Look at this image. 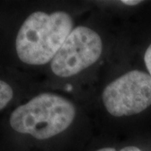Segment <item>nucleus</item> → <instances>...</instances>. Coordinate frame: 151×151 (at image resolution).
Returning <instances> with one entry per match:
<instances>
[{
    "instance_id": "2",
    "label": "nucleus",
    "mask_w": 151,
    "mask_h": 151,
    "mask_svg": "<svg viewBox=\"0 0 151 151\" xmlns=\"http://www.w3.org/2000/svg\"><path fill=\"white\" fill-rule=\"evenodd\" d=\"M75 117V106L68 99L44 92L15 108L11 113L9 124L18 133L42 140L65 131Z\"/></svg>"
},
{
    "instance_id": "8",
    "label": "nucleus",
    "mask_w": 151,
    "mask_h": 151,
    "mask_svg": "<svg viewBox=\"0 0 151 151\" xmlns=\"http://www.w3.org/2000/svg\"><path fill=\"white\" fill-rule=\"evenodd\" d=\"M120 151H142L140 149H139L136 146H127L124 147V149H122Z\"/></svg>"
},
{
    "instance_id": "7",
    "label": "nucleus",
    "mask_w": 151,
    "mask_h": 151,
    "mask_svg": "<svg viewBox=\"0 0 151 151\" xmlns=\"http://www.w3.org/2000/svg\"><path fill=\"white\" fill-rule=\"evenodd\" d=\"M141 1H136V0H123L122 4H124L125 5L129 6H134L140 4Z\"/></svg>"
},
{
    "instance_id": "5",
    "label": "nucleus",
    "mask_w": 151,
    "mask_h": 151,
    "mask_svg": "<svg viewBox=\"0 0 151 151\" xmlns=\"http://www.w3.org/2000/svg\"><path fill=\"white\" fill-rule=\"evenodd\" d=\"M14 97V91L7 82L0 80V110L4 109Z\"/></svg>"
},
{
    "instance_id": "6",
    "label": "nucleus",
    "mask_w": 151,
    "mask_h": 151,
    "mask_svg": "<svg viewBox=\"0 0 151 151\" xmlns=\"http://www.w3.org/2000/svg\"><path fill=\"white\" fill-rule=\"evenodd\" d=\"M145 63L147 67V70H149L150 76H151V44L146 50L145 54Z\"/></svg>"
},
{
    "instance_id": "4",
    "label": "nucleus",
    "mask_w": 151,
    "mask_h": 151,
    "mask_svg": "<svg viewBox=\"0 0 151 151\" xmlns=\"http://www.w3.org/2000/svg\"><path fill=\"white\" fill-rule=\"evenodd\" d=\"M103 52L102 39L96 31L77 26L66 38L51 60V70L60 77H70L93 65Z\"/></svg>"
},
{
    "instance_id": "3",
    "label": "nucleus",
    "mask_w": 151,
    "mask_h": 151,
    "mask_svg": "<svg viewBox=\"0 0 151 151\" xmlns=\"http://www.w3.org/2000/svg\"><path fill=\"white\" fill-rule=\"evenodd\" d=\"M103 102L114 117L139 113L151 105V76L134 70L119 76L103 90Z\"/></svg>"
},
{
    "instance_id": "9",
    "label": "nucleus",
    "mask_w": 151,
    "mask_h": 151,
    "mask_svg": "<svg viewBox=\"0 0 151 151\" xmlns=\"http://www.w3.org/2000/svg\"><path fill=\"white\" fill-rule=\"evenodd\" d=\"M97 151H117L115 149L113 148H103V149H100Z\"/></svg>"
},
{
    "instance_id": "1",
    "label": "nucleus",
    "mask_w": 151,
    "mask_h": 151,
    "mask_svg": "<svg viewBox=\"0 0 151 151\" xmlns=\"http://www.w3.org/2000/svg\"><path fill=\"white\" fill-rule=\"evenodd\" d=\"M73 29V20L65 11H37L24 20L15 41L19 60L28 65L51 61Z\"/></svg>"
}]
</instances>
